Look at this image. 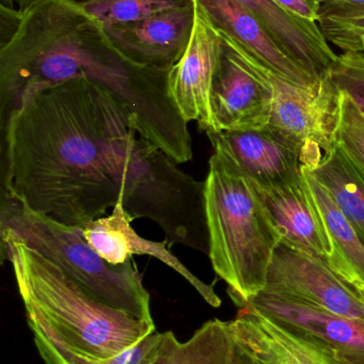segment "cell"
<instances>
[{"label":"cell","mask_w":364,"mask_h":364,"mask_svg":"<svg viewBox=\"0 0 364 364\" xmlns=\"http://www.w3.org/2000/svg\"><path fill=\"white\" fill-rule=\"evenodd\" d=\"M207 13L220 36L265 70L292 85L313 87L318 81L286 57L249 11L237 0H194Z\"/></svg>","instance_id":"15"},{"label":"cell","mask_w":364,"mask_h":364,"mask_svg":"<svg viewBox=\"0 0 364 364\" xmlns=\"http://www.w3.org/2000/svg\"><path fill=\"white\" fill-rule=\"evenodd\" d=\"M162 339L164 333L153 331L134 348L109 359L91 358L46 344H36V346L45 364H154Z\"/></svg>","instance_id":"23"},{"label":"cell","mask_w":364,"mask_h":364,"mask_svg":"<svg viewBox=\"0 0 364 364\" xmlns=\"http://www.w3.org/2000/svg\"><path fill=\"white\" fill-rule=\"evenodd\" d=\"M337 143L364 168V115L356 105L342 93Z\"/></svg>","instance_id":"26"},{"label":"cell","mask_w":364,"mask_h":364,"mask_svg":"<svg viewBox=\"0 0 364 364\" xmlns=\"http://www.w3.org/2000/svg\"><path fill=\"white\" fill-rule=\"evenodd\" d=\"M194 4L192 36L181 59L169 70L168 87L183 119L187 123L198 122L201 129L207 132L212 127V87L224 42L204 10Z\"/></svg>","instance_id":"10"},{"label":"cell","mask_w":364,"mask_h":364,"mask_svg":"<svg viewBox=\"0 0 364 364\" xmlns=\"http://www.w3.org/2000/svg\"><path fill=\"white\" fill-rule=\"evenodd\" d=\"M0 241L2 262L12 264L34 343L109 359L156 331L154 321L106 305L21 242Z\"/></svg>","instance_id":"3"},{"label":"cell","mask_w":364,"mask_h":364,"mask_svg":"<svg viewBox=\"0 0 364 364\" xmlns=\"http://www.w3.org/2000/svg\"><path fill=\"white\" fill-rule=\"evenodd\" d=\"M318 209L328 231L331 252L329 267L346 282L364 292V237L336 203L329 191L303 166Z\"/></svg>","instance_id":"19"},{"label":"cell","mask_w":364,"mask_h":364,"mask_svg":"<svg viewBox=\"0 0 364 364\" xmlns=\"http://www.w3.org/2000/svg\"><path fill=\"white\" fill-rule=\"evenodd\" d=\"M228 325L235 350L248 364H340L311 336L250 304Z\"/></svg>","instance_id":"11"},{"label":"cell","mask_w":364,"mask_h":364,"mask_svg":"<svg viewBox=\"0 0 364 364\" xmlns=\"http://www.w3.org/2000/svg\"><path fill=\"white\" fill-rule=\"evenodd\" d=\"M233 348L228 322L216 318L203 324L185 342H180L172 331L164 333L154 364H230Z\"/></svg>","instance_id":"21"},{"label":"cell","mask_w":364,"mask_h":364,"mask_svg":"<svg viewBox=\"0 0 364 364\" xmlns=\"http://www.w3.org/2000/svg\"><path fill=\"white\" fill-rule=\"evenodd\" d=\"M310 171L329 191L341 211L364 237L363 166L337 143Z\"/></svg>","instance_id":"20"},{"label":"cell","mask_w":364,"mask_h":364,"mask_svg":"<svg viewBox=\"0 0 364 364\" xmlns=\"http://www.w3.org/2000/svg\"><path fill=\"white\" fill-rule=\"evenodd\" d=\"M105 28L143 21L162 11L182 6L185 0H78Z\"/></svg>","instance_id":"22"},{"label":"cell","mask_w":364,"mask_h":364,"mask_svg":"<svg viewBox=\"0 0 364 364\" xmlns=\"http://www.w3.org/2000/svg\"><path fill=\"white\" fill-rule=\"evenodd\" d=\"M122 205L135 218H150L162 228L165 243L183 244L209 255L205 183L145 139H135L124 173Z\"/></svg>","instance_id":"6"},{"label":"cell","mask_w":364,"mask_h":364,"mask_svg":"<svg viewBox=\"0 0 364 364\" xmlns=\"http://www.w3.org/2000/svg\"><path fill=\"white\" fill-rule=\"evenodd\" d=\"M264 70L274 95L266 127L301 154L303 166L316 168L337 144L341 93L331 76L316 87H301Z\"/></svg>","instance_id":"7"},{"label":"cell","mask_w":364,"mask_h":364,"mask_svg":"<svg viewBox=\"0 0 364 364\" xmlns=\"http://www.w3.org/2000/svg\"><path fill=\"white\" fill-rule=\"evenodd\" d=\"M318 26L331 44L345 51L361 50L364 10L322 8Z\"/></svg>","instance_id":"24"},{"label":"cell","mask_w":364,"mask_h":364,"mask_svg":"<svg viewBox=\"0 0 364 364\" xmlns=\"http://www.w3.org/2000/svg\"><path fill=\"white\" fill-rule=\"evenodd\" d=\"M132 216L125 211L122 201H119L113 208L110 215L102 216L83 227V235L104 260L113 265L124 264L132 260L134 255H147L158 259L187 280L209 305L220 307L222 299L212 284H205L194 275L169 252L165 242L150 241L138 235L132 229Z\"/></svg>","instance_id":"14"},{"label":"cell","mask_w":364,"mask_h":364,"mask_svg":"<svg viewBox=\"0 0 364 364\" xmlns=\"http://www.w3.org/2000/svg\"><path fill=\"white\" fill-rule=\"evenodd\" d=\"M262 292L346 320L364 322V292L338 275L324 259L280 243Z\"/></svg>","instance_id":"8"},{"label":"cell","mask_w":364,"mask_h":364,"mask_svg":"<svg viewBox=\"0 0 364 364\" xmlns=\"http://www.w3.org/2000/svg\"><path fill=\"white\" fill-rule=\"evenodd\" d=\"M360 47H361V50H363L364 53V36H363V38H361Z\"/></svg>","instance_id":"31"},{"label":"cell","mask_w":364,"mask_h":364,"mask_svg":"<svg viewBox=\"0 0 364 364\" xmlns=\"http://www.w3.org/2000/svg\"><path fill=\"white\" fill-rule=\"evenodd\" d=\"M217 139L256 186L281 188L303 178L301 154L265 127L246 132H207Z\"/></svg>","instance_id":"17"},{"label":"cell","mask_w":364,"mask_h":364,"mask_svg":"<svg viewBox=\"0 0 364 364\" xmlns=\"http://www.w3.org/2000/svg\"><path fill=\"white\" fill-rule=\"evenodd\" d=\"M34 1L36 0H0V6L13 9V10L24 11Z\"/></svg>","instance_id":"29"},{"label":"cell","mask_w":364,"mask_h":364,"mask_svg":"<svg viewBox=\"0 0 364 364\" xmlns=\"http://www.w3.org/2000/svg\"><path fill=\"white\" fill-rule=\"evenodd\" d=\"M230 364H248V363L235 348H233L232 359H231Z\"/></svg>","instance_id":"30"},{"label":"cell","mask_w":364,"mask_h":364,"mask_svg":"<svg viewBox=\"0 0 364 364\" xmlns=\"http://www.w3.org/2000/svg\"><path fill=\"white\" fill-rule=\"evenodd\" d=\"M254 186L275 223L280 243L327 260L331 239L305 174L301 181L288 186Z\"/></svg>","instance_id":"16"},{"label":"cell","mask_w":364,"mask_h":364,"mask_svg":"<svg viewBox=\"0 0 364 364\" xmlns=\"http://www.w3.org/2000/svg\"><path fill=\"white\" fill-rule=\"evenodd\" d=\"M194 4L162 11L143 21L105 28L126 55L151 68L170 70L185 53L192 36Z\"/></svg>","instance_id":"12"},{"label":"cell","mask_w":364,"mask_h":364,"mask_svg":"<svg viewBox=\"0 0 364 364\" xmlns=\"http://www.w3.org/2000/svg\"><path fill=\"white\" fill-rule=\"evenodd\" d=\"M323 8L364 10V0H324Z\"/></svg>","instance_id":"28"},{"label":"cell","mask_w":364,"mask_h":364,"mask_svg":"<svg viewBox=\"0 0 364 364\" xmlns=\"http://www.w3.org/2000/svg\"><path fill=\"white\" fill-rule=\"evenodd\" d=\"M286 10L308 21H316L320 18L324 0H275Z\"/></svg>","instance_id":"27"},{"label":"cell","mask_w":364,"mask_h":364,"mask_svg":"<svg viewBox=\"0 0 364 364\" xmlns=\"http://www.w3.org/2000/svg\"><path fill=\"white\" fill-rule=\"evenodd\" d=\"M169 70L130 59L78 0H36L24 11L0 6L1 123L29 87L87 78L128 109L140 138L184 164L192 138L169 92Z\"/></svg>","instance_id":"2"},{"label":"cell","mask_w":364,"mask_h":364,"mask_svg":"<svg viewBox=\"0 0 364 364\" xmlns=\"http://www.w3.org/2000/svg\"><path fill=\"white\" fill-rule=\"evenodd\" d=\"M209 139L214 147L204 182L209 257L241 308L266 288L280 235L254 182L217 139Z\"/></svg>","instance_id":"4"},{"label":"cell","mask_w":364,"mask_h":364,"mask_svg":"<svg viewBox=\"0 0 364 364\" xmlns=\"http://www.w3.org/2000/svg\"><path fill=\"white\" fill-rule=\"evenodd\" d=\"M331 80L364 115V53L345 51L338 55L331 68Z\"/></svg>","instance_id":"25"},{"label":"cell","mask_w":364,"mask_h":364,"mask_svg":"<svg viewBox=\"0 0 364 364\" xmlns=\"http://www.w3.org/2000/svg\"><path fill=\"white\" fill-rule=\"evenodd\" d=\"M0 237L16 240L36 250L106 305L154 321L150 294L134 260L120 265L107 262L87 243L81 227L32 211L2 192Z\"/></svg>","instance_id":"5"},{"label":"cell","mask_w":364,"mask_h":364,"mask_svg":"<svg viewBox=\"0 0 364 364\" xmlns=\"http://www.w3.org/2000/svg\"><path fill=\"white\" fill-rule=\"evenodd\" d=\"M247 304L311 336L340 364H364V322L331 316L266 292H261Z\"/></svg>","instance_id":"18"},{"label":"cell","mask_w":364,"mask_h":364,"mask_svg":"<svg viewBox=\"0 0 364 364\" xmlns=\"http://www.w3.org/2000/svg\"><path fill=\"white\" fill-rule=\"evenodd\" d=\"M256 19L276 46L314 80L331 74L338 55L316 21H308L275 0H237Z\"/></svg>","instance_id":"13"},{"label":"cell","mask_w":364,"mask_h":364,"mask_svg":"<svg viewBox=\"0 0 364 364\" xmlns=\"http://www.w3.org/2000/svg\"><path fill=\"white\" fill-rule=\"evenodd\" d=\"M211 93L209 132H246L269 125L273 89L264 68L224 40Z\"/></svg>","instance_id":"9"},{"label":"cell","mask_w":364,"mask_h":364,"mask_svg":"<svg viewBox=\"0 0 364 364\" xmlns=\"http://www.w3.org/2000/svg\"><path fill=\"white\" fill-rule=\"evenodd\" d=\"M2 192L85 227L121 201L134 117L87 78L34 85L1 123Z\"/></svg>","instance_id":"1"}]
</instances>
